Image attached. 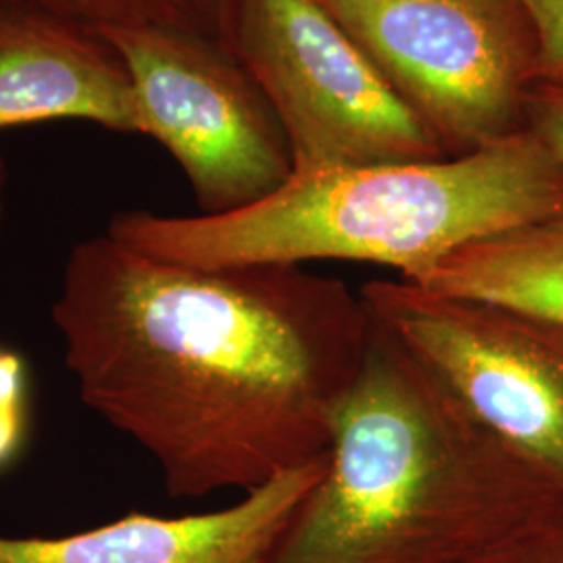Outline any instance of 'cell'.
Returning <instances> with one entry per match:
<instances>
[{
    "instance_id": "2e32d148",
    "label": "cell",
    "mask_w": 563,
    "mask_h": 563,
    "mask_svg": "<svg viewBox=\"0 0 563 563\" xmlns=\"http://www.w3.org/2000/svg\"><path fill=\"white\" fill-rule=\"evenodd\" d=\"M30 409H11L0 405V472L11 467L27 441Z\"/></svg>"
},
{
    "instance_id": "5bb4252c",
    "label": "cell",
    "mask_w": 563,
    "mask_h": 563,
    "mask_svg": "<svg viewBox=\"0 0 563 563\" xmlns=\"http://www.w3.org/2000/svg\"><path fill=\"white\" fill-rule=\"evenodd\" d=\"M523 125L563 163V88L537 81L526 99Z\"/></svg>"
},
{
    "instance_id": "6da1fadb",
    "label": "cell",
    "mask_w": 563,
    "mask_h": 563,
    "mask_svg": "<svg viewBox=\"0 0 563 563\" xmlns=\"http://www.w3.org/2000/svg\"><path fill=\"white\" fill-rule=\"evenodd\" d=\"M51 320L81 402L176 499L246 495L325 457L369 336L341 278L163 262L107 232L69 251Z\"/></svg>"
},
{
    "instance_id": "ba28073f",
    "label": "cell",
    "mask_w": 563,
    "mask_h": 563,
    "mask_svg": "<svg viewBox=\"0 0 563 563\" xmlns=\"http://www.w3.org/2000/svg\"><path fill=\"white\" fill-rule=\"evenodd\" d=\"M328 455L211 514H130L92 530L48 539L0 534V563H263L322 478Z\"/></svg>"
},
{
    "instance_id": "3957f363",
    "label": "cell",
    "mask_w": 563,
    "mask_h": 563,
    "mask_svg": "<svg viewBox=\"0 0 563 563\" xmlns=\"http://www.w3.org/2000/svg\"><path fill=\"white\" fill-rule=\"evenodd\" d=\"M563 216V163L532 132L439 162L292 172L222 216L121 211L107 234L192 267L362 262L416 282L472 242Z\"/></svg>"
},
{
    "instance_id": "9a60e30c",
    "label": "cell",
    "mask_w": 563,
    "mask_h": 563,
    "mask_svg": "<svg viewBox=\"0 0 563 563\" xmlns=\"http://www.w3.org/2000/svg\"><path fill=\"white\" fill-rule=\"evenodd\" d=\"M27 365L18 351L0 346V405L11 409H30Z\"/></svg>"
},
{
    "instance_id": "52a82bcc",
    "label": "cell",
    "mask_w": 563,
    "mask_h": 563,
    "mask_svg": "<svg viewBox=\"0 0 563 563\" xmlns=\"http://www.w3.org/2000/svg\"><path fill=\"white\" fill-rule=\"evenodd\" d=\"M365 305L470 411L563 488V323L504 302L372 280Z\"/></svg>"
},
{
    "instance_id": "5b68a950",
    "label": "cell",
    "mask_w": 563,
    "mask_h": 563,
    "mask_svg": "<svg viewBox=\"0 0 563 563\" xmlns=\"http://www.w3.org/2000/svg\"><path fill=\"white\" fill-rule=\"evenodd\" d=\"M446 157L526 130L539 81L522 0H318Z\"/></svg>"
},
{
    "instance_id": "7c38bea8",
    "label": "cell",
    "mask_w": 563,
    "mask_h": 563,
    "mask_svg": "<svg viewBox=\"0 0 563 563\" xmlns=\"http://www.w3.org/2000/svg\"><path fill=\"white\" fill-rule=\"evenodd\" d=\"M467 563H563V501Z\"/></svg>"
},
{
    "instance_id": "4fadbf2b",
    "label": "cell",
    "mask_w": 563,
    "mask_h": 563,
    "mask_svg": "<svg viewBox=\"0 0 563 563\" xmlns=\"http://www.w3.org/2000/svg\"><path fill=\"white\" fill-rule=\"evenodd\" d=\"M539 38V81L563 88V0H522Z\"/></svg>"
},
{
    "instance_id": "7a4b0ae2",
    "label": "cell",
    "mask_w": 563,
    "mask_h": 563,
    "mask_svg": "<svg viewBox=\"0 0 563 563\" xmlns=\"http://www.w3.org/2000/svg\"><path fill=\"white\" fill-rule=\"evenodd\" d=\"M367 311L325 472L263 563H467L563 501L560 484Z\"/></svg>"
},
{
    "instance_id": "e0dca14e",
    "label": "cell",
    "mask_w": 563,
    "mask_h": 563,
    "mask_svg": "<svg viewBox=\"0 0 563 563\" xmlns=\"http://www.w3.org/2000/svg\"><path fill=\"white\" fill-rule=\"evenodd\" d=\"M7 190H9V165L0 155V232H2L4 216H7Z\"/></svg>"
},
{
    "instance_id": "30bf717a",
    "label": "cell",
    "mask_w": 563,
    "mask_h": 563,
    "mask_svg": "<svg viewBox=\"0 0 563 563\" xmlns=\"http://www.w3.org/2000/svg\"><path fill=\"white\" fill-rule=\"evenodd\" d=\"M413 284L563 323V216L472 242Z\"/></svg>"
},
{
    "instance_id": "9c48e42d",
    "label": "cell",
    "mask_w": 563,
    "mask_h": 563,
    "mask_svg": "<svg viewBox=\"0 0 563 563\" xmlns=\"http://www.w3.org/2000/svg\"><path fill=\"white\" fill-rule=\"evenodd\" d=\"M48 121L136 134L128 71L97 30L0 2V132Z\"/></svg>"
},
{
    "instance_id": "8fae6325",
    "label": "cell",
    "mask_w": 563,
    "mask_h": 563,
    "mask_svg": "<svg viewBox=\"0 0 563 563\" xmlns=\"http://www.w3.org/2000/svg\"><path fill=\"white\" fill-rule=\"evenodd\" d=\"M27 4L92 30L167 25L216 36L218 0H0Z\"/></svg>"
},
{
    "instance_id": "277c9868",
    "label": "cell",
    "mask_w": 563,
    "mask_h": 563,
    "mask_svg": "<svg viewBox=\"0 0 563 563\" xmlns=\"http://www.w3.org/2000/svg\"><path fill=\"white\" fill-rule=\"evenodd\" d=\"M216 38L269 102L295 172L449 159L318 0H218Z\"/></svg>"
},
{
    "instance_id": "8992f818",
    "label": "cell",
    "mask_w": 563,
    "mask_h": 563,
    "mask_svg": "<svg viewBox=\"0 0 563 563\" xmlns=\"http://www.w3.org/2000/svg\"><path fill=\"white\" fill-rule=\"evenodd\" d=\"M97 32L128 71L136 134L180 165L202 216L251 207L292 176L280 121L216 36L167 25Z\"/></svg>"
}]
</instances>
